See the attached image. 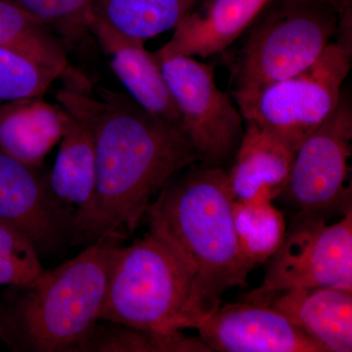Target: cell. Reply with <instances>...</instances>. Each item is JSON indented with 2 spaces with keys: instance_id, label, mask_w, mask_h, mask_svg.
Returning a JSON list of instances; mask_svg holds the SVG:
<instances>
[{
  "instance_id": "obj_7",
  "label": "cell",
  "mask_w": 352,
  "mask_h": 352,
  "mask_svg": "<svg viewBox=\"0 0 352 352\" xmlns=\"http://www.w3.org/2000/svg\"><path fill=\"white\" fill-rule=\"evenodd\" d=\"M351 139L352 102L344 90L336 110L296 150L288 180L275 198L288 206L292 220L327 221L352 210L351 185H346Z\"/></svg>"
},
{
  "instance_id": "obj_20",
  "label": "cell",
  "mask_w": 352,
  "mask_h": 352,
  "mask_svg": "<svg viewBox=\"0 0 352 352\" xmlns=\"http://www.w3.org/2000/svg\"><path fill=\"white\" fill-rule=\"evenodd\" d=\"M270 190L252 198L233 201V215L241 245L258 265L276 252L286 234L283 214L273 205Z\"/></svg>"
},
{
  "instance_id": "obj_13",
  "label": "cell",
  "mask_w": 352,
  "mask_h": 352,
  "mask_svg": "<svg viewBox=\"0 0 352 352\" xmlns=\"http://www.w3.org/2000/svg\"><path fill=\"white\" fill-rule=\"evenodd\" d=\"M245 300L276 308L325 352L352 351L351 291L295 289Z\"/></svg>"
},
{
  "instance_id": "obj_18",
  "label": "cell",
  "mask_w": 352,
  "mask_h": 352,
  "mask_svg": "<svg viewBox=\"0 0 352 352\" xmlns=\"http://www.w3.org/2000/svg\"><path fill=\"white\" fill-rule=\"evenodd\" d=\"M199 3L200 0H95L90 19L145 41L175 30Z\"/></svg>"
},
{
  "instance_id": "obj_26",
  "label": "cell",
  "mask_w": 352,
  "mask_h": 352,
  "mask_svg": "<svg viewBox=\"0 0 352 352\" xmlns=\"http://www.w3.org/2000/svg\"><path fill=\"white\" fill-rule=\"evenodd\" d=\"M338 1L340 2L342 4H344V6L349 3V0H338Z\"/></svg>"
},
{
  "instance_id": "obj_2",
  "label": "cell",
  "mask_w": 352,
  "mask_h": 352,
  "mask_svg": "<svg viewBox=\"0 0 352 352\" xmlns=\"http://www.w3.org/2000/svg\"><path fill=\"white\" fill-rule=\"evenodd\" d=\"M227 168L195 163L166 183L147 208L150 231L170 243L193 271L191 328L222 303L229 289L247 286L258 264L236 230Z\"/></svg>"
},
{
  "instance_id": "obj_5",
  "label": "cell",
  "mask_w": 352,
  "mask_h": 352,
  "mask_svg": "<svg viewBox=\"0 0 352 352\" xmlns=\"http://www.w3.org/2000/svg\"><path fill=\"white\" fill-rule=\"evenodd\" d=\"M193 281L179 252L150 231L118 249L100 321L157 332L191 328Z\"/></svg>"
},
{
  "instance_id": "obj_23",
  "label": "cell",
  "mask_w": 352,
  "mask_h": 352,
  "mask_svg": "<svg viewBox=\"0 0 352 352\" xmlns=\"http://www.w3.org/2000/svg\"><path fill=\"white\" fill-rule=\"evenodd\" d=\"M45 272L31 241L0 222V286L29 288Z\"/></svg>"
},
{
  "instance_id": "obj_10",
  "label": "cell",
  "mask_w": 352,
  "mask_h": 352,
  "mask_svg": "<svg viewBox=\"0 0 352 352\" xmlns=\"http://www.w3.org/2000/svg\"><path fill=\"white\" fill-rule=\"evenodd\" d=\"M76 208L51 191L48 173L0 151V222L31 241L38 254L73 245Z\"/></svg>"
},
{
  "instance_id": "obj_14",
  "label": "cell",
  "mask_w": 352,
  "mask_h": 352,
  "mask_svg": "<svg viewBox=\"0 0 352 352\" xmlns=\"http://www.w3.org/2000/svg\"><path fill=\"white\" fill-rule=\"evenodd\" d=\"M88 29L98 36L104 50L112 56L111 66L129 96L148 112L182 131L170 88L154 55L145 50L144 41L122 36L94 19H90Z\"/></svg>"
},
{
  "instance_id": "obj_22",
  "label": "cell",
  "mask_w": 352,
  "mask_h": 352,
  "mask_svg": "<svg viewBox=\"0 0 352 352\" xmlns=\"http://www.w3.org/2000/svg\"><path fill=\"white\" fill-rule=\"evenodd\" d=\"M59 72L16 51L0 47V104L43 94Z\"/></svg>"
},
{
  "instance_id": "obj_12",
  "label": "cell",
  "mask_w": 352,
  "mask_h": 352,
  "mask_svg": "<svg viewBox=\"0 0 352 352\" xmlns=\"http://www.w3.org/2000/svg\"><path fill=\"white\" fill-rule=\"evenodd\" d=\"M270 0H207L175 28L168 43L154 53L156 61L175 56L207 58L226 52Z\"/></svg>"
},
{
  "instance_id": "obj_11",
  "label": "cell",
  "mask_w": 352,
  "mask_h": 352,
  "mask_svg": "<svg viewBox=\"0 0 352 352\" xmlns=\"http://www.w3.org/2000/svg\"><path fill=\"white\" fill-rule=\"evenodd\" d=\"M210 352H325L286 315L267 303H226L197 326Z\"/></svg>"
},
{
  "instance_id": "obj_21",
  "label": "cell",
  "mask_w": 352,
  "mask_h": 352,
  "mask_svg": "<svg viewBox=\"0 0 352 352\" xmlns=\"http://www.w3.org/2000/svg\"><path fill=\"white\" fill-rule=\"evenodd\" d=\"M80 351L88 352H210L199 338L182 331L157 332L101 320Z\"/></svg>"
},
{
  "instance_id": "obj_19",
  "label": "cell",
  "mask_w": 352,
  "mask_h": 352,
  "mask_svg": "<svg viewBox=\"0 0 352 352\" xmlns=\"http://www.w3.org/2000/svg\"><path fill=\"white\" fill-rule=\"evenodd\" d=\"M0 47L32 58L62 76L68 73L63 45L51 34L48 25L8 0H0Z\"/></svg>"
},
{
  "instance_id": "obj_3",
  "label": "cell",
  "mask_w": 352,
  "mask_h": 352,
  "mask_svg": "<svg viewBox=\"0 0 352 352\" xmlns=\"http://www.w3.org/2000/svg\"><path fill=\"white\" fill-rule=\"evenodd\" d=\"M122 236L87 245L20 296L3 323V339L19 351H80L96 324L107 294Z\"/></svg>"
},
{
  "instance_id": "obj_17",
  "label": "cell",
  "mask_w": 352,
  "mask_h": 352,
  "mask_svg": "<svg viewBox=\"0 0 352 352\" xmlns=\"http://www.w3.org/2000/svg\"><path fill=\"white\" fill-rule=\"evenodd\" d=\"M295 155L267 132L245 124L239 149L227 168L234 201L248 200L263 189L270 190L274 200L288 180Z\"/></svg>"
},
{
  "instance_id": "obj_24",
  "label": "cell",
  "mask_w": 352,
  "mask_h": 352,
  "mask_svg": "<svg viewBox=\"0 0 352 352\" xmlns=\"http://www.w3.org/2000/svg\"><path fill=\"white\" fill-rule=\"evenodd\" d=\"M46 25H55L69 36L88 28L95 0H8Z\"/></svg>"
},
{
  "instance_id": "obj_1",
  "label": "cell",
  "mask_w": 352,
  "mask_h": 352,
  "mask_svg": "<svg viewBox=\"0 0 352 352\" xmlns=\"http://www.w3.org/2000/svg\"><path fill=\"white\" fill-rule=\"evenodd\" d=\"M89 120L94 135L95 185L76 212L73 245L132 234L154 197L178 173L197 163L182 129L160 119L129 95L100 90V100L63 90Z\"/></svg>"
},
{
  "instance_id": "obj_15",
  "label": "cell",
  "mask_w": 352,
  "mask_h": 352,
  "mask_svg": "<svg viewBox=\"0 0 352 352\" xmlns=\"http://www.w3.org/2000/svg\"><path fill=\"white\" fill-rule=\"evenodd\" d=\"M58 99L63 105L66 120L59 152L48 173L51 191L76 212L89 203L95 185V146L91 124L64 91Z\"/></svg>"
},
{
  "instance_id": "obj_6",
  "label": "cell",
  "mask_w": 352,
  "mask_h": 352,
  "mask_svg": "<svg viewBox=\"0 0 352 352\" xmlns=\"http://www.w3.org/2000/svg\"><path fill=\"white\" fill-rule=\"evenodd\" d=\"M351 53V44L332 41L300 73L259 89L231 92L245 124L263 129L296 152L339 105Z\"/></svg>"
},
{
  "instance_id": "obj_8",
  "label": "cell",
  "mask_w": 352,
  "mask_h": 352,
  "mask_svg": "<svg viewBox=\"0 0 352 352\" xmlns=\"http://www.w3.org/2000/svg\"><path fill=\"white\" fill-rule=\"evenodd\" d=\"M157 62L197 163L206 168H228L239 149L245 122L230 97L217 87L214 67L180 55Z\"/></svg>"
},
{
  "instance_id": "obj_4",
  "label": "cell",
  "mask_w": 352,
  "mask_h": 352,
  "mask_svg": "<svg viewBox=\"0 0 352 352\" xmlns=\"http://www.w3.org/2000/svg\"><path fill=\"white\" fill-rule=\"evenodd\" d=\"M349 6L338 0H270L228 57L231 92L259 89L314 63L338 34Z\"/></svg>"
},
{
  "instance_id": "obj_16",
  "label": "cell",
  "mask_w": 352,
  "mask_h": 352,
  "mask_svg": "<svg viewBox=\"0 0 352 352\" xmlns=\"http://www.w3.org/2000/svg\"><path fill=\"white\" fill-rule=\"evenodd\" d=\"M34 99L0 104V151L41 168L44 157L61 140L66 113Z\"/></svg>"
},
{
  "instance_id": "obj_9",
  "label": "cell",
  "mask_w": 352,
  "mask_h": 352,
  "mask_svg": "<svg viewBox=\"0 0 352 352\" xmlns=\"http://www.w3.org/2000/svg\"><path fill=\"white\" fill-rule=\"evenodd\" d=\"M265 263L263 283L244 300L295 289L352 292V210L331 226L319 219L292 220L281 245Z\"/></svg>"
},
{
  "instance_id": "obj_25",
  "label": "cell",
  "mask_w": 352,
  "mask_h": 352,
  "mask_svg": "<svg viewBox=\"0 0 352 352\" xmlns=\"http://www.w3.org/2000/svg\"><path fill=\"white\" fill-rule=\"evenodd\" d=\"M3 335H4L3 323H2L1 317H0V340L3 339Z\"/></svg>"
}]
</instances>
